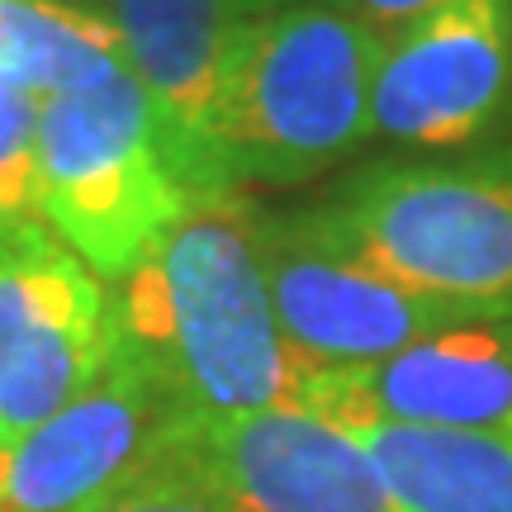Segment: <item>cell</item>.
Returning <instances> with one entry per match:
<instances>
[{"instance_id": "1", "label": "cell", "mask_w": 512, "mask_h": 512, "mask_svg": "<svg viewBox=\"0 0 512 512\" xmlns=\"http://www.w3.org/2000/svg\"><path fill=\"white\" fill-rule=\"evenodd\" d=\"M114 342L157 380L181 422L299 403L304 375L275 323L261 209L242 190H200L114 285Z\"/></svg>"}, {"instance_id": "2", "label": "cell", "mask_w": 512, "mask_h": 512, "mask_svg": "<svg viewBox=\"0 0 512 512\" xmlns=\"http://www.w3.org/2000/svg\"><path fill=\"white\" fill-rule=\"evenodd\" d=\"M384 38L356 15L299 0L247 19L223 62L214 157L223 185H299L370 138Z\"/></svg>"}, {"instance_id": "3", "label": "cell", "mask_w": 512, "mask_h": 512, "mask_svg": "<svg viewBox=\"0 0 512 512\" xmlns=\"http://www.w3.org/2000/svg\"><path fill=\"white\" fill-rule=\"evenodd\" d=\"M313 209L403 290L512 318V147L361 166Z\"/></svg>"}, {"instance_id": "4", "label": "cell", "mask_w": 512, "mask_h": 512, "mask_svg": "<svg viewBox=\"0 0 512 512\" xmlns=\"http://www.w3.org/2000/svg\"><path fill=\"white\" fill-rule=\"evenodd\" d=\"M38 171L43 223L114 285L138 271L190 204V190L166 166L152 100L128 62L43 95Z\"/></svg>"}, {"instance_id": "5", "label": "cell", "mask_w": 512, "mask_h": 512, "mask_svg": "<svg viewBox=\"0 0 512 512\" xmlns=\"http://www.w3.org/2000/svg\"><path fill=\"white\" fill-rule=\"evenodd\" d=\"M114 351V294L48 223L0 233V451L72 403Z\"/></svg>"}, {"instance_id": "6", "label": "cell", "mask_w": 512, "mask_h": 512, "mask_svg": "<svg viewBox=\"0 0 512 512\" xmlns=\"http://www.w3.org/2000/svg\"><path fill=\"white\" fill-rule=\"evenodd\" d=\"M261 261L280 337L304 370L375 366L422 337H437L460 323H484L475 313L403 290L366 266L332 238L318 209H261Z\"/></svg>"}, {"instance_id": "7", "label": "cell", "mask_w": 512, "mask_h": 512, "mask_svg": "<svg viewBox=\"0 0 512 512\" xmlns=\"http://www.w3.org/2000/svg\"><path fill=\"white\" fill-rule=\"evenodd\" d=\"M162 460L223 512H399L361 441L304 403L176 422Z\"/></svg>"}, {"instance_id": "8", "label": "cell", "mask_w": 512, "mask_h": 512, "mask_svg": "<svg viewBox=\"0 0 512 512\" xmlns=\"http://www.w3.org/2000/svg\"><path fill=\"white\" fill-rule=\"evenodd\" d=\"M512 119V0H456L384 38L370 133L413 152H465Z\"/></svg>"}, {"instance_id": "9", "label": "cell", "mask_w": 512, "mask_h": 512, "mask_svg": "<svg viewBox=\"0 0 512 512\" xmlns=\"http://www.w3.org/2000/svg\"><path fill=\"white\" fill-rule=\"evenodd\" d=\"M181 413L114 342L72 403L0 451V512H91L162 460Z\"/></svg>"}, {"instance_id": "10", "label": "cell", "mask_w": 512, "mask_h": 512, "mask_svg": "<svg viewBox=\"0 0 512 512\" xmlns=\"http://www.w3.org/2000/svg\"><path fill=\"white\" fill-rule=\"evenodd\" d=\"M299 403L318 418H384L512 437V318L460 323L375 366L309 370Z\"/></svg>"}, {"instance_id": "11", "label": "cell", "mask_w": 512, "mask_h": 512, "mask_svg": "<svg viewBox=\"0 0 512 512\" xmlns=\"http://www.w3.org/2000/svg\"><path fill=\"white\" fill-rule=\"evenodd\" d=\"M124 38L128 72L152 100L166 166L176 181L200 190H228L214 157V105L223 62L247 19L266 15V0H105Z\"/></svg>"}, {"instance_id": "12", "label": "cell", "mask_w": 512, "mask_h": 512, "mask_svg": "<svg viewBox=\"0 0 512 512\" xmlns=\"http://www.w3.org/2000/svg\"><path fill=\"white\" fill-rule=\"evenodd\" d=\"M399 512H512V437L470 427L342 418Z\"/></svg>"}, {"instance_id": "13", "label": "cell", "mask_w": 512, "mask_h": 512, "mask_svg": "<svg viewBox=\"0 0 512 512\" xmlns=\"http://www.w3.org/2000/svg\"><path fill=\"white\" fill-rule=\"evenodd\" d=\"M124 38L91 0H0V76L34 95H57L119 67Z\"/></svg>"}, {"instance_id": "14", "label": "cell", "mask_w": 512, "mask_h": 512, "mask_svg": "<svg viewBox=\"0 0 512 512\" xmlns=\"http://www.w3.org/2000/svg\"><path fill=\"white\" fill-rule=\"evenodd\" d=\"M38 114H43V95L0 76V233L38 223L43 214Z\"/></svg>"}, {"instance_id": "15", "label": "cell", "mask_w": 512, "mask_h": 512, "mask_svg": "<svg viewBox=\"0 0 512 512\" xmlns=\"http://www.w3.org/2000/svg\"><path fill=\"white\" fill-rule=\"evenodd\" d=\"M91 512H223L219 498H209L190 475H181L176 465L157 460L152 470L124 484L119 494H110Z\"/></svg>"}, {"instance_id": "16", "label": "cell", "mask_w": 512, "mask_h": 512, "mask_svg": "<svg viewBox=\"0 0 512 512\" xmlns=\"http://www.w3.org/2000/svg\"><path fill=\"white\" fill-rule=\"evenodd\" d=\"M323 5H337V10L361 19L366 29H375L380 38H389L408 29V24H418V19L446 10V5H456V0H323Z\"/></svg>"}, {"instance_id": "17", "label": "cell", "mask_w": 512, "mask_h": 512, "mask_svg": "<svg viewBox=\"0 0 512 512\" xmlns=\"http://www.w3.org/2000/svg\"><path fill=\"white\" fill-rule=\"evenodd\" d=\"M266 5H271V10H280V5H299V0H266Z\"/></svg>"}]
</instances>
